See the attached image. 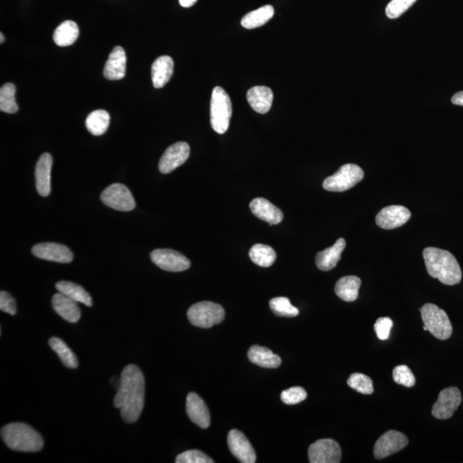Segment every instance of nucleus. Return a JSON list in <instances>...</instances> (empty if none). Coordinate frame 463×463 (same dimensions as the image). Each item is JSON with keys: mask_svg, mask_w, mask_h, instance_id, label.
Wrapping results in <instances>:
<instances>
[{"mask_svg": "<svg viewBox=\"0 0 463 463\" xmlns=\"http://www.w3.org/2000/svg\"><path fill=\"white\" fill-rule=\"evenodd\" d=\"M144 397L145 381L141 370L135 365L125 366L113 401L115 408L120 409L121 417L125 422L131 424L139 419L143 409Z\"/></svg>", "mask_w": 463, "mask_h": 463, "instance_id": "obj_1", "label": "nucleus"}, {"mask_svg": "<svg viewBox=\"0 0 463 463\" xmlns=\"http://www.w3.org/2000/svg\"><path fill=\"white\" fill-rule=\"evenodd\" d=\"M423 257L428 274L448 286L461 283L462 271L455 257L448 250L436 248L424 250Z\"/></svg>", "mask_w": 463, "mask_h": 463, "instance_id": "obj_2", "label": "nucleus"}, {"mask_svg": "<svg viewBox=\"0 0 463 463\" xmlns=\"http://www.w3.org/2000/svg\"><path fill=\"white\" fill-rule=\"evenodd\" d=\"M1 438L7 447L19 453H36L44 446L39 432L24 423H10L3 427Z\"/></svg>", "mask_w": 463, "mask_h": 463, "instance_id": "obj_3", "label": "nucleus"}, {"mask_svg": "<svg viewBox=\"0 0 463 463\" xmlns=\"http://www.w3.org/2000/svg\"><path fill=\"white\" fill-rule=\"evenodd\" d=\"M420 313L424 326L436 339L446 341L453 335V325L445 311L434 304L428 303L421 307Z\"/></svg>", "mask_w": 463, "mask_h": 463, "instance_id": "obj_4", "label": "nucleus"}, {"mask_svg": "<svg viewBox=\"0 0 463 463\" xmlns=\"http://www.w3.org/2000/svg\"><path fill=\"white\" fill-rule=\"evenodd\" d=\"M231 99L222 87H215L212 92L211 122L212 128L219 134H224L229 127L232 117Z\"/></svg>", "mask_w": 463, "mask_h": 463, "instance_id": "obj_5", "label": "nucleus"}, {"mask_svg": "<svg viewBox=\"0 0 463 463\" xmlns=\"http://www.w3.org/2000/svg\"><path fill=\"white\" fill-rule=\"evenodd\" d=\"M187 318L196 327L208 329L221 324L225 318V311L219 304L202 301L190 307Z\"/></svg>", "mask_w": 463, "mask_h": 463, "instance_id": "obj_6", "label": "nucleus"}, {"mask_svg": "<svg viewBox=\"0 0 463 463\" xmlns=\"http://www.w3.org/2000/svg\"><path fill=\"white\" fill-rule=\"evenodd\" d=\"M364 178V172L358 165L348 163L341 166L333 176L326 178L322 187L326 191L343 192L351 189Z\"/></svg>", "mask_w": 463, "mask_h": 463, "instance_id": "obj_7", "label": "nucleus"}, {"mask_svg": "<svg viewBox=\"0 0 463 463\" xmlns=\"http://www.w3.org/2000/svg\"><path fill=\"white\" fill-rule=\"evenodd\" d=\"M101 199L106 206L119 211H131L136 202L130 190L122 184H113L101 193Z\"/></svg>", "mask_w": 463, "mask_h": 463, "instance_id": "obj_8", "label": "nucleus"}, {"mask_svg": "<svg viewBox=\"0 0 463 463\" xmlns=\"http://www.w3.org/2000/svg\"><path fill=\"white\" fill-rule=\"evenodd\" d=\"M157 267L169 272H181L191 267V262L183 254L171 249H157L150 253Z\"/></svg>", "mask_w": 463, "mask_h": 463, "instance_id": "obj_9", "label": "nucleus"}, {"mask_svg": "<svg viewBox=\"0 0 463 463\" xmlns=\"http://www.w3.org/2000/svg\"><path fill=\"white\" fill-rule=\"evenodd\" d=\"M462 393L457 387L443 390L432 407V415L439 420L450 419L462 404Z\"/></svg>", "mask_w": 463, "mask_h": 463, "instance_id": "obj_10", "label": "nucleus"}, {"mask_svg": "<svg viewBox=\"0 0 463 463\" xmlns=\"http://www.w3.org/2000/svg\"><path fill=\"white\" fill-rule=\"evenodd\" d=\"M308 457L311 463H339L341 461V447L332 439H320L310 446Z\"/></svg>", "mask_w": 463, "mask_h": 463, "instance_id": "obj_11", "label": "nucleus"}, {"mask_svg": "<svg viewBox=\"0 0 463 463\" xmlns=\"http://www.w3.org/2000/svg\"><path fill=\"white\" fill-rule=\"evenodd\" d=\"M408 443L407 436L401 432L394 430L386 432L375 443L374 457L378 460L388 457L390 455L399 453L408 446Z\"/></svg>", "mask_w": 463, "mask_h": 463, "instance_id": "obj_12", "label": "nucleus"}, {"mask_svg": "<svg viewBox=\"0 0 463 463\" xmlns=\"http://www.w3.org/2000/svg\"><path fill=\"white\" fill-rule=\"evenodd\" d=\"M190 146L187 143L178 142L166 149L159 162V170L168 174L183 165L190 157Z\"/></svg>", "mask_w": 463, "mask_h": 463, "instance_id": "obj_13", "label": "nucleus"}, {"mask_svg": "<svg viewBox=\"0 0 463 463\" xmlns=\"http://www.w3.org/2000/svg\"><path fill=\"white\" fill-rule=\"evenodd\" d=\"M411 218V212L401 205L385 207L376 216V223L381 229L390 230L404 225Z\"/></svg>", "mask_w": 463, "mask_h": 463, "instance_id": "obj_14", "label": "nucleus"}, {"mask_svg": "<svg viewBox=\"0 0 463 463\" xmlns=\"http://www.w3.org/2000/svg\"><path fill=\"white\" fill-rule=\"evenodd\" d=\"M32 253L38 259L56 263L68 264L73 260V254L71 250L66 245L57 243H41L34 245Z\"/></svg>", "mask_w": 463, "mask_h": 463, "instance_id": "obj_15", "label": "nucleus"}, {"mask_svg": "<svg viewBox=\"0 0 463 463\" xmlns=\"http://www.w3.org/2000/svg\"><path fill=\"white\" fill-rule=\"evenodd\" d=\"M231 453L243 463H254L257 460L256 453L246 436L238 430H232L227 436Z\"/></svg>", "mask_w": 463, "mask_h": 463, "instance_id": "obj_16", "label": "nucleus"}, {"mask_svg": "<svg viewBox=\"0 0 463 463\" xmlns=\"http://www.w3.org/2000/svg\"><path fill=\"white\" fill-rule=\"evenodd\" d=\"M187 415L192 421L201 428L206 429L211 425L210 411L206 404L199 394L191 392L188 394L187 398Z\"/></svg>", "mask_w": 463, "mask_h": 463, "instance_id": "obj_17", "label": "nucleus"}, {"mask_svg": "<svg viewBox=\"0 0 463 463\" xmlns=\"http://www.w3.org/2000/svg\"><path fill=\"white\" fill-rule=\"evenodd\" d=\"M52 157L50 154L41 155L36 166V187L41 196L48 197L51 192Z\"/></svg>", "mask_w": 463, "mask_h": 463, "instance_id": "obj_18", "label": "nucleus"}, {"mask_svg": "<svg viewBox=\"0 0 463 463\" xmlns=\"http://www.w3.org/2000/svg\"><path fill=\"white\" fill-rule=\"evenodd\" d=\"M250 208L256 218L263 220L271 225H276L283 222V212L263 197L253 199L250 204Z\"/></svg>", "mask_w": 463, "mask_h": 463, "instance_id": "obj_19", "label": "nucleus"}, {"mask_svg": "<svg viewBox=\"0 0 463 463\" xmlns=\"http://www.w3.org/2000/svg\"><path fill=\"white\" fill-rule=\"evenodd\" d=\"M127 63L124 48L117 45L109 55L104 71V77L111 81L124 78L127 72Z\"/></svg>", "mask_w": 463, "mask_h": 463, "instance_id": "obj_20", "label": "nucleus"}, {"mask_svg": "<svg viewBox=\"0 0 463 463\" xmlns=\"http://www.w3.org/2000/svg\"><path fill=\"white\" fill-rule=\"evenodd\" d=\"M52 305L56 313L59 314L63 320L73 322V324L80 320L81 311L78 302L59 292L52 297Z\"/></svg>", "mask_w": 463, "mask_h": 463, "instance_id": "obj_21", "label": "nucleus"}, {"mask_svg": "<svg viewBox=\"0 0 463 463\" xmlns=\"http://www.w3.org/2000/svg\"><path fill=\"white\" fill-rule=\"evenodd\" d=\"M246 97L254 111L264 115L271 108L274 94L266 86H255L248 90Z\"/></svg>", "mask_w": 463, "mask_h": 463, "instance_id": "obj_22", "label": "nucleus"}, {"mask_svg": "<svg viewBox=\"0 0 463 463\" xmlns=\"http://www.w3.org/2000/svg\"><path fill=\"white\" fill-rule=\"evenodd\" d=\"M345 248H346V241L343 238H340L332 248L318 252L316 256L318 268L322 271H332L339 264Z\"/></svg>", "mask_w": 463, "mask_h": 463, "instance_id": "obj_23", "label": "nucleus"}, {"mask_svg": "<svg viewBox=\"0 0 463 463\" xmlns=\"http://www.w3.org/2000/svg\"><path fill=\"white\" fill-rule=\"evenodd\" d=\"M174 63L169 56L159 57L152 64L151 77L155 88L161 89L168 83L173 73Z\"/></svg>", "mask_w": 463, "mask_h": 463, "instance_id": "obj_24", "label": "nucleus"}, {"mask_svg": "<svg viewBox=\"0 0 463 463\" xmlns=\"http://www.w3.org/2000/svg\"><path fill=\"white\" fill-rule=\"evenodd\" d=\"M248 355L250 362L260 367L268 368V369H275L282 364V359L278 355H275L269 348L257 346V345L249 349Z\"/></svg>", "mask_w": 463, "mask_h": 463, "instance_id": "obj_25", "label": "nucleus"}, {"mask_svg": "<svg viewBox=\"0 0 463 463\" xmlns=\"http://www.w3.org/2000/svg\"><path fill=\"white\" fill-rule=\"evenodd\" d=\"M362 280L355 276H348L341 278L336 283L335 292L341 299L346 302H352L358 299Z\"/></svg>", "mask_w": 463, "mask_h": 463, "instance_id": "obj_26", "label": "nucleus"}, {"mask_svg": "<svg viewBox=\"0 0 463 463\" xmlns=\"http://www.w3.org/2000/svg\"><path fill=\"white\" fill-rule=\"evenodd\" d=\"M56 290L67 297L73 299L78 303H82L83 305L91 307L93 306V301L91 296L85 288L71 282L66 280H62L56 283Z\"/></svg>", "mask_w": 463, "mask_h": 463, "instance_id": "obj_27", "label": "nucleus"}, {"mask_svg": "<svg viewBox=\"0 0 463 463\" xmlns=\"http://www.w3.org/2000/svg\"><path fill=\"white\" fill-rule=\"evenodd\" d=\"M275 10L272 6H265L261 8L250 11L242 18L241 25L248 29L261 27L274 16Z\"/></svg>", "mask_w": 463, "mask_h": 463, "instance_id": "obj_28", "label": "nucleus"}, {"mask_svg": "<svg viewBox=\"0 0 463 463\" xmlns=\"http://www.w3.org/2000/svg\"><path fill=\"white\" fill-rule=\"evenodd\" d=\"M79 36V28L73 21H64L54 33L55 43L59 47H68L75 43Z\"/></svg>", "mask_w": 463, "mask_h": 463, "instance_id": "obj_29", "label": "nucleus"}, {"mask_svg": "<svg viewBox=\"0 0 463 463\" xmlns=\"http://www.w3.org/2000/svg\"><path fill=\"white\" fill-rule=\"evenodd\" d=\"M48 344L52 350L58 355L64 366L71 368V369H76L78 366L77 356L63 340L59 339V337H52L49 339Z\"/></svg>", "mask_w": 463, "mask_h": 463, "instance_id": "obj_30", "label": "nucleus"}, {"mask_svg": "<svg viewBox=\"0 0 463 463\" xmlns=\"http://www.w3.org/2000/svg\"><path fill=\"white\" fill-rule=\"evenodd\" d=\"M110 124V115L105 110H96L90 113L86 119V127L91 134L101 136L108 131Z\"/></svg>", "mask_w": 463, "mask_h": 463, "instance_id": "obj_31", "label": "nucleus"}, {"mask_svg": "<svg viewBox=\"0 0 463 463\" xmlns=\"http://www.w3.org/2000/svg\"><path fill=\"white\" fill-rule=\"evenodd\" d=\"M249 256L254 264L264 268L272 266L276 259L275 250L263 244L254 245L250 250Z\"/></svg>", "mask_w": 463, "mask_h": 463, "instance_id": "obj_32", "label": "nucleus"}, {"mask_svg": "<svg viewBox=\"0 0 463 463\" xmlns=\"http://www.w3.org/2000/svg\"><path fill=\"white\" fill-rule=\"evenodd\" d=\"M16 87L13 83H6L0 89V110L6 113H15L18 111L16 102Z\"/></svg>", "mask_w": 463, "mask_h": 463, "instance_id": "obj_33", "label": "nucleus"}, {"mask_svg": "<svg viewBox=\"0 0 463 463\" xmlns=\"http://www.w3.org/2000/svg\"><path fill=\"white\" fill-rule=\"evenodd\" d=\"M269 306L276 316L294 318L298 316V308L291 305L290 299L286 297H277L271 299Z\"/></svg>", "mask_w": 463, "mask_h": 463, "instance_id": "obj_34", "label": "nucleus"}, {"mask_svg": "<svg viewBox=\"0 0 463 463\" xmlns=\"http://www.w3.org/2000/svg\"><path fill=\"white\" fill-rule=\"evenodd\" d=\"M348 385L357 392L364 394L373 393V383L368 376L362 373H354L348 379Z\"/></svg>", "mask_w": 463, "mask_h": 463, "instance_id": "obj_35", "label": "nucleus"}, {"mask_svg": "<svg viewBox=\"0 0 463 463\" xmlns=\"http://www.w3.org/2000/svg\"><path fill=\"white\" fill-rule=\"evenodd\" d=\"M393 379L397 385H404L411 388L415 385V377L410 370V368L405 365L398 366L394 368Z\"/></svg>", "mask_w": 463, "mask_h": 463, "instance_id": "obj_36", "label": "nucleus"}, {"mask_svg": "<svg viewBox=\"0 0 463 463\" xmlns=\"http://www.w3.org/2000/svg\"><path fill=\"white\" fill-rule=\"evenodd\" d=\"M417 0H392L386 7L387 17L390 19L400 17Z\"/></svg>", "mask_w": 463, "mask_h": 463, "instance_id": "obj_37", "label": "nucleus"}, {"mask_svg": "<svg viewBox=\"0 0 463 463\" xmlns=\"http://www.w3.org/2000/svg\"><path fill=\"white\" fill-rule=\"evenodd\" d=\"M307 397L306 390L302 387H293L286 390H283L280 394V399L283 404L287 405H295L301 404V401H305Z\"/></svg>", "mask_w": 463, "mask_h": 463, "instance_id": "obj_38", "label": "nucleus"}, {"mask_svg": "<svg viewBox=\"0 0 463 463\" xmlns=\"http://www.w3.org/2000/svg\"><path fill=\"white\" fill-rule=\"evenodd\" d=\"M177 463H214L211 458L208 457L202 451L192 450L185 451L176 457Z\"/></svg>", "mask_w": 463, "mask_h": 463, "instance_id": "obj_39", "label": "nucleus"}, {"mask_svg": "<svg viewBox=\"0 0 463 463\" xmlns=\"http://www.w3.org/2000/svg\"><path fill=\"white\" fill-rule=\"evenodd\" d=\"M392 326L393 321L390 318H378L374 325V330L378 339L382 341L388 340Z\"/></svg>", "mask_w": 463, "mask_h": 463, "instance_id": "obj_40", "label": "nucleus"}, {"mask_svg": "<svg viewBox=\"0 0 463 463\" xmlns=\"http://www.w3.org/2000/svg\"><path fill=\"white\" fill-rule=\"evenodd\" d=\"M0 310L14 316L17 313V305L14 298L6 291L0 293Z\"/></svg>", "mask_w": 463, "mask_h": 463, "instance_id": "obj_41", "label": "nucleus"}, {"mask_svg": "<svg viewBox=\"0 0 463 463\" xmlns=\"http://www.w3.org/2000/svg\"><path fill=\"white\" fill-rule=\"evenodd\" d=\"M451 102L455 105L463 106V91L455 93L451 98Z\"/></svg>", "mask_w": 463, "mask_h": 463, "instance_id": "obj_42", "label": "nucleus"}, {"mask_svg": "<svg viewBox=\"0 0 463 463\" xmlns=\"http://www.w3.org/2000/svg\"><path fill=\"white\" fill-rule=\"evenodd\" d=\"M197 1V0H180V3L181 6L185 7V8H189V7L192 6Z\"/></svg>", "mask_w": 463, "mask_h": 463, "instance_id": "obj_43", "label": "nucleus"}, {"mask_svg": "<svg viewBox=\"0 0 463 463\" xmlns=\"http://www.w3.org/2000/svg\"><path fill=\"white\" fill-rule=\"evenodd\" d=\"M3 41H5V36H3V34L1 33L0 34V43L2 44Z\"/></svg>", "mask_w": 463, "mask_h": 463, "instance_id": "obj_44", "label": "nucleus"}]
</instances>
